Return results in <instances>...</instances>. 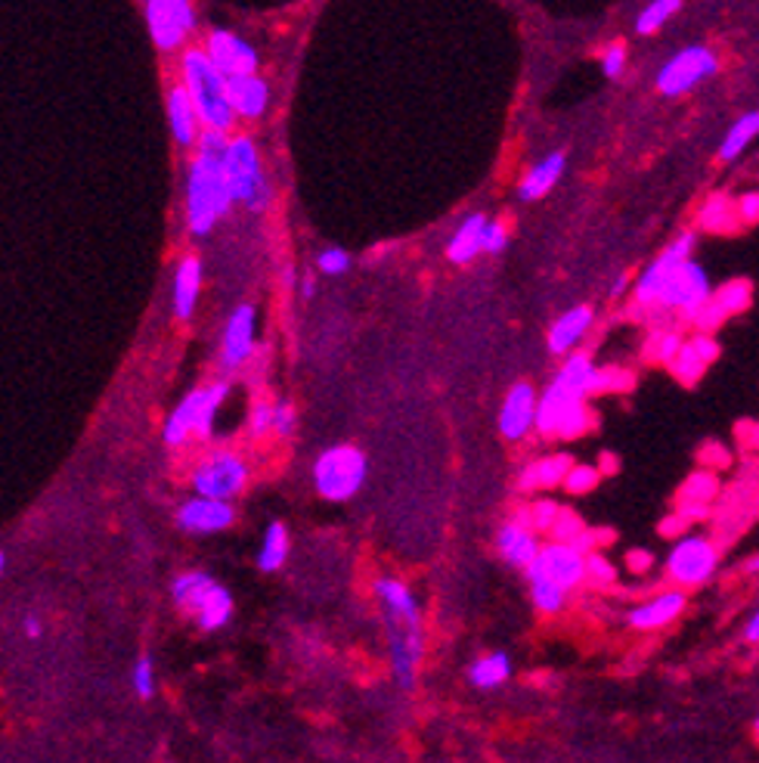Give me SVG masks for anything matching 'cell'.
<instances>
[{
  "label": "cell",
  "mask_w": 759,
  "mask_h": 763,
  "mask_svg": "<svg viewBox=\"0 0 759 763\" xmlns=\"http://www.w3.org/2000/svg\"><path fill=\"white\" fill-rule=\"evenodd\" d=\"M301 296L304 298L317 296V279H314V276H304V279H301Z\"/></svg>",
  "instance_id": "6125c7cd"
},
{
  "label": "cell",
  "mask_w": 759,
  "mask_h": 763,
  "mask_svg": "<svg viewBox=\"0 0 759 763\" xmlns=\"http://www.w3.org/2000/svg\"><path fill=\"white\" fill-rule=\"evenodd\" d=\"M236 522V506L230 500H212V497H192L177 512V525L187 534H220L232 528Z\"/></svg>",
  "instance_id": "e0dca14e"
},
{
  "label": "cell",
  "mask_w": 759,
  "mask_h": 763,
  "mask_svg": "<svg viewBox=\"0 0 759 763\" xmlns=\"http://www.w3.org/2000/svg\"><path fill=\"white\" fill-rule=\"evenodd\" d=\"M675 512L688 522V525H695V522H704V518H710V503H692V500H679V506H675Z\"/></svg>",
  "instance_id": "db71d44e"
},
{
  "label": "cell",
  "mask_w": 759,
  "mask_h": 763,
  "mask_svg": "<svg viewBox=\"0 0 759 763\" xmlns=\"http://www.w3.org/2000/svg\"><path fill=\"white\" fill-rule=\"evenodd\" d=\"M627 283H630V276H627V274H620V276H617V283H613L611 296H613V298H617V296H623V289H627Z\"/></svg>",
  "instance_id": "e7e4bbea"
},
{
  "label": "cell",
  "mask_w": 759,
  "mask_h": 763,
  "mask_svg": "<svg viewBox=\"0 0 759 763\" xmlns=\"http://www.w3.org/2000/svg\"><path fill=\"white\" fill-rule=\"evenodd\" d=\"M697 224L707 230V234L729 236L735 234L741 227L738 212H735V199H729L725 192H713L704 199L700 212H697Z\"/></svg>",
  "instance_id": "4316f807"
},
{
  "label": "cell",
  "mask_w": 759,
  "mask_h": 763,
  "mask_svg": "<svg viewBox=\"0 0 759 763\" xmlns=\"http://www.w3.org/2000/svg\"><path fill=\"white\" fill-rule=\"evenodd\" d=\"M568 358V354H565ZM595 363H592L590 354H570L568 361L561 363V370H558V376H555V382H561L565 388H570V391H577V395H583V398H590L592 395V382H595Z\"/></svg>",
  "instance_id": "d6a6232c"
},
{
  "label": "cell",
  "mask_w": 759,
  "mask_h": 763,
  "mask_svg": "<svg viewBox=\"0 0 759 763\" xmlns=\"http://www.w3.org/2000/svg\"><path fill=\"white\" fill-rule=\"evenodd\" d=\"M298 428V410L289 401H274V425L270 435L276 438H292Z\"/></svg>",
  "instance_id": "7dc6e473"
},
{
  "label": "cell",
  "mask_w": 759,
  "mask_h": 763,
  "mask_svg": "<svg viewBox=\"0 0 759 763\" xmlns=\"http://www.w3.org/2000/svg\"><path fill=\"white\" fill-rule=\"evenodd\" d=\"M595 416L586 406V398L565 388L561 382H552L543 395H536V416H533V428L543 435V438H580L586 435Z\"/></svg>",
  "instance_id": "8992f818"
},
{
  "label": "cell",
  "mask_w": 759,
  "mask_h": 763,
  "mask_svg": "<svg viewBox=\"0 0 759 763\" xmlns=\"http://www.w3.org/2000/svg\"><path fill=\"white\" fill-rule=\"evenodd\" d=\"M205 53L227 78L230 75H249V72H257L261 65V57L254 50L252 43L245 38H239L236 32H227V28H212L208 38H205Z\"/></svg>",
  "instance_id": "9a60e30c"
},
{
  "label": "cell",
  "mask_w": 759,
  "mask_h": 763,
  "mask_svg": "<svg viewBox=\"0 0 759 763\" xmlns=\"http://www.w3.org/2000/svg\"><path fill=\"white\" fill-rule=\"evenodd\" d=\"M143 13H147L149 38L162 53L180 50L199 22L192 0H147Z\"/></svg>",
  "instance_id": "9c48e42d"
},
{
  "label": "cell",
  "mask_w": 759,
  "mask_h": 763,
  "mask_svg": "<svg viewBox=\"0 0 759 763\" xmlns=\"http://www.w3.org/2000/svg\"><path fill=\"white\" fill-rule=\"evenodd\" d=\"M230 134L202 127L195 155L187 168V227L192 236H208L232 209V192L224 171V147Z\"/></svg>",
  "instance_id": "6da1fadb"
},
{
  "label": "cell",
  "mask_w": 759,
  "mask_h": 763,
  "mask_svg": "<svg viewBox=\"0 0 759 763\" xmlns=\"http://www.w3.org/2000/svg\"><path fill=\"white\" fill-rule=\"evenodd\" d=\"M224 171H227V180H230L232 202H239L242 209L249 212H267L270 202H274V187H270V177L264 171V159H261V149L254 143L249 134H236L227 137V147H224Z\"/></svg>",
  "instance_id": "277c9868"
},
{
  "label": "cell",
  "mask_w": 759,
  "mask_h": 763,
  "mask_svg": "<svg viewBox=\"0 0 759 763\" xmlns=\"http://www.w3.org/2000/svg\"><path fill=\"white\" fill-rule=\"evenodd\" d=\"M685 602L688 596L682 587L675 590H667V593H657L652 599H645L642 605H635L633 612L627 615V624L633 630H642V634H652V630H660L667 624H673L675 617L685 612Z\"/></svg>",
  "instance_id": "ffe728a7"
},
{
  "label": "cell",
  "mask_w": 759,
  "mask_h": 763,
  "mask_svg": "<svg viewBox=\"0 0 759 763\" xmlns=\"http://www.w3.org/2000/svg\"><path fill=\"white\" fill-rule=\"evenodd\" d=\"M254 336H257V308L239 304L224 326V345H220V361L224 370H242L254 358Z\"/></svg>",
  "instance_id": "2e32d148"
},
{
  "label": "cell",
  "mask_w": 759,
  "mask_h": 763,
  "mask_svg": "<svg viewBox=\"0 0 759 763\" xmlns=\"http://www.w3.org/2000/svg\"><path fill=\"white\" fill-rule=\"evenodd\" d=\"M165 107H168V125H170V134H174V140H177V147H184V149L195 147L199 134H202V122H199L195 107H192L190 93L184 90V85L170 87Z\"/></svg>",
  "instance_id": "603a6c76"
},
{
  "label": "cell",
  "mask_w": 759,
  "mask_h": 763,
  "mask_svg": "<svg viewBox=\"0 0 759 763\" xmlns=\"http://www.w3.org/2000/svg\"><path fill=\"white\" fill-rule=\"evenodd\" d=\"M202 292V261L195 254H184L174 271V314L177 320H190Z\"/></svg>",
  "instance_id": "cb8c5ba5"
},
{
  "label": "cell",
  "mask_w": 759,
  "mask_h": 763,
  "mask_svg": "<svg viewBox=\"0 0 759 763\" xmlns=\"http://www.w3.org/2000/svg\"><path fill=\"white\" fill-rule=\"evenodd\" d=\"M738 431H741V441H744V445H747V447L757 445V425L741 423V425H738Z\"/></svg>",
  "instance_id": "91938a15"
},
{
  "label": "cell",
  "mask_w": 759,
  "mask_h": 763,
  "mask_svg": "<svg viewBox=\"0 0 759 763\" xmlns=\"http://www.w3.org/2000/svg\"><path fill=\"white\" fill-rule=\"evenodd\" d=\"M376 596H379L381 621H384V630H388V652H391L394 677H397L403 689H413L425 655L419 599L401 577H379L376 580Z\"/></svg>",
  "instance_id": "7a4b0ae2"
},
{
  "label": "cell",
  "mask_w": 759,
  "mask_h": 763,
  "mask_svg": "<svg viewBox=\"0 0 759 763\" xmlns=\"http://www.w3.org/2000/svg\"><path fill=\"white\" fill-rule=\"evenodd\" d=\"M613 580H617V572H613V565L602 552L592 550L583 555V584L586 587L605 590V587H613Z\"/></svg>",
  "instance_id": "f35d334b"
},
{
  "label": "cell",
  "mask_w": 759,
  "mask_h": 763,
  "mask_svg": "<svg viewBox=\"0 0 759 763\" xmlns=\"http://www.w3.org/2000/svg\"><path fill=\"white\" fill-rule=\"evenodd\" d=\"M511 677V661L506 652H490V655L478 658L468 671V679L478 686V689H496Z\"/></svg>",
  "instance_id": "836d02e7"
},
{
  "label": "cell",
  "mask_w": 759,
  "mask_h": 763,
  "mask_svg": "<svg viewBox=\"0 0 759 763\" xmlns=\"http://www.w3.org/2000/svg\"><path fill=\"white\" fill-rule=\"evenodd\" d=\"M230 382L217 379L205 388H195L190 391L184 401L174 406V413L165 423V445L168 447H184L192 438L199 441H208L214 431V420L220 413V406L230 398Z\"/></svg>",
  "instance_id": "5b68a950"
},
{
  "label": "cell",
  "mask_w": 759,
  "mask_h": 763,
  "mask_svg": "<svg viewBox=\"0 0 759 763\" xmlns=\"http://www.w3.org/2000/svg\"><path fill=\"white\" fill-rule=\"evenodd\" d=\"M319 271L329 276H341L351 271V254L344 252V249H338V246H332V249H322L317 258Z\"/></svg>",
  "instance_id": "c3c4849f"
},
{
  "label": "cell",
  "mask_w": 759,
  "mask_h": 763,
  "mask_svg": "<svg viewBox=\"0 0 759 763\" xmlns=\"http://www.w3.org/2000/svg\"><path fill=\"white\" fill-rule=\"evenodd\" d=\"M484 214H468L463 224L456 227V234L446 246V258L453 264H468L481 254V236H484Z\"/></svg>",
  "instance_id": "83f0119b"
},
{
  "label": "cell",
  "mask_w": 759,
  "mask_h": 763,
  "mask_svg": "<svg viewBox=\"0 0 759 763\" xmlns=\"http://www.w3.org/2000/svg\"><path fill=\"white\" fill-rule=\"evenodd\" d=\"M700 463H704V466L722 468L725 463H729V456H725V450H722V447L710 441L707 447H700Z\"/></svg>",
  "instance_id": "9f6ffc18"
},
{
  "label": "cell",
  "mask_w": 759,
  "mask_h": 763,
  "mask_svg": "<svg viewBox=\"0 0 759 763\" xmlns=\"http://www.w3.org/2000/svg\"><path fill=\"white\" fill-rule=\"evenodd\" d=\"M598 481H602V475H598V468L595 466H577V463H570V468L565 472V481H561V488L568 490V493H573V497H583V493H592V490L598 488Z\"/></svg>",
  "instance_id": "7bdbcfd3"
},
{
  "label": "cell",
  "mask_w": 759,
  "mask_h": 763,
  "mask_svg": "<svg viewBox=\"0 0 759 763\" xmlns=\"http://www.w3.org/2000/svg\"><path fill=\"white\" fill-rule=\"evenodd\" d=\"M555 512H558V503H552V500H540V503H533L530 509H521L515 518H518V522H524V525H530L533 530H548L552 518H555Z\"/></svg>",
  "instance_id": "f6af8a7d"
},
{
  "label": "cell",
  "mask_w": 759,
  "mask_h": 763,
  "mask_svg": "<svg viewBox=\"0 0 759 763\" xmlns=\"http://www.w3.org/2000/svg\"><path fill=\"white\" fill-rule=\"evenodd\" d=\"M528 580H548L555 587H561L565 593H573L583 587V552L577 550L573 543H540V552L533 555L528 568Z\"/></svg>",
  "instance_id": "7c38bea8"
},
{
  "label": "cell",
  "mask_w": 759,
  "mask_h": 763,
  "mask_svg": "<svg viewBox=\"0 0 759 763\" xmlns=\"http://www.w3.org/2000/svg\"><path fill=\"white\" fill-rule=\"evenodd\" d=\"M627 568L633 574H648L654 568V555L648 550H630L627 552Z\"/></svg>",
  "instance_id": "11a10c76"
},
{
  "label": "cell",
  "mask_w": 759,
  "mask_h": 763,
  "mask_svg": "<svg viewBox=\"0 0 759 763\" xmlns=\"http://www.w3.org/2000/svg\"><path fill=\"white\" fill-rule=\"evenodd\" d=\"M583 528H586V525L580 522V515H577V512L558 506L555 518H552V525H548V534H552V540L570 543V540H573V537H577V534H580Z\"/></svg>",
  "instance_id": "ee69618b"
},
{
  "label": "cell",
  "mask_w": 759,
  "mask_h": 763,
  "mask_svg": "<svg viewBox=\"0 0 759 763\" xmlns=\"http://www.w3.org/2000/svg\"><path fill=\"white\" fill-rule=\"evenodd\" d=\"M536 416V388L530 382H515L499 410V431L506 441H524L533 431Z\"/></svg>",
  "instance_id": "ac0fdd59"
},
{
  "label": "cell",
  "mask_w": 759,
  "mask_h": 763,
  "mask_svg": "<svg viewBox=\"0 0 759 763\" xmlns=\"http://www.w3.org/2000/svg\"><path fill=\"white\" fill-rule=\"evenodd\" d=\"M227 97L239 122H261L270 109V85L257 72L249 75H230L227 78Z\"/></svg>",
  "instance_id": "d6986e66"
},
{
  "label": "cell",
  "mask_w": 759,
  "mask_h": 763,
  "mask_svg": "<svg viewBox=\"0 0 759 763\" xmlns=\"http://www.w3.org/2000/svg\"><path fill=\"white\" fill-rule=\"evenodd\" d=\"M682 3H685V0H652V3L638 13V20H635V35L648 38L654 32H660V28L682 10Z\"/></svg>",
  "instance_id": "8d00e7d4"
},
{
  "label": "cell",
  "mask_w": 759,
  "mask_h": 763,
  "mask_svg": "<svg viewBox=\"0 0 759 763\" xmlns=\"http://www.w3.org/2000/svg\"><path fill=\"white\" fill-rule=\"evenodd\" d=\"M232 617V596L230 590H224L220 584H214L212 590H208V596H205V602L199 605V612H195V621H199V627L202 630H220V627H227Z\"/></svg>",
  "instance_id": "1f68e13d"
},
{
  "label": "cell",
  "mask_w": 759,
  "mask_h": 763,
  "mask_svg": "<svg viewBox=\"0 0 759 763\" xmlns=\"http://www.w3.org/2000/svg\"><path fill=\"white\" fill-rule=\"evenodd\" d=\"M25 634L31 636V639H35V636H41V621H38L35 615L25 617Z\"/></svg>",
  "instance_id": "be15d7a7"
},
{
  "label": "cell",
  "mask_w": 759,
  "mask_h": 763,
  "mask_svg": "<svg viewBox=\"0 0 759 763\" xmlns=\"http://www.w3.org/2000/svg\"><path fill=\"white\" fill-rule=\"evenodd\" d=\"M508 246V227L503 221H486L484 236H481V252L499 254Z\"/></svg>",
  "instance_id": "681fc988"
},
{
  "label": "cell",
  "mask_w": 759,
  "mask_h": 763,
  "mask_svg": "<svg viewBox=\"0 0 759 763\" xmlns=\"http://www.w3.org/2000/svg\"><path fill=\"white\" fill-rule=\"evenodd\" d=\"M530 596H533V605H536L543 615H555V612L565 609L570 593H565L561 587H555V584H548V580H530Z\"/></svg>",
  "instance_id": "b9f144b4"
},
{
  "label": "cell",
  "mask_w": 759,
  "mask_h": 763,
  "mask_svg": "<svg viewBox=\"0 0 759 763\" xmlns=\"http://www.w3.org/2000/svg\"><path fill=\"white\" fill-rule=\"evenodd\" d=\"M719 72V57L704 47V43H692L685 50H679L670 63L657 72V90L663 97H682L688 90H695L700 82L713 78Z\"/></svg>",
  "instance_id": "30bf717a"
},
{
  "label": "cell",
  "mask_w": 759,
  "mask_h": 763,
  "mask_svg": "<svg viewBox=\"0 0 759 763\" xmlns=\"http://www.w3.org/2000/svg\"><path fill=\"white\" fill-rule=\"evenodd\" d=\"M719 565V550L713 540L707 537H682L667 559V577L673 580L675 587L688 590V587H700L707 584Z\"/></svg>",
  "instance_id": "8fae6325"
},
{
  "label": "cell",
  "mask_w": 759,
  "mask_h": 763,
  "mask_svg": "<svg viewBox=\"0 0 759 763\" xmlns=\"http://www.w3.org/2000/svg\"><path fill=\"white\" fill-rule=\"evenodd\" d=\"M735 212H738L741 224H757L759 221V192H744L738 202H735Z\"/></svg>",
  "instance_id": "f5cc1de1"
},
{
  "label": "cell",
  "mask_w": 759,
  "mask_h": 763,
  "mask_svg": "<svg viewBox=\"0 0 759 763\" xmlns=\"http://www.w3.org/2000/svg\"><path fill=\"white\" fill-rule=\"evenodd\" d=\"M592 323H595V311H592L590 304L570 308L568 314H561V317L552 323V329H548V351L555 358L570 354L580 341L590 336Z\"/></svg>",
  "instance_id": "7402d4cb"
},
{
  "label": "cell",
  "mask_w": 759,
  "mask_h": 763,
  "mask_svg": "<svg viewBox=\"0 0 759 763\" xmlns=\"http://www.w3.org/2000/svg\"><path fill=\"white\" fill-rule=\"evenodd\" d=\"M633 385H635V376L630 373V370L605 366V370H595L592 395H620V391H630Z\"/></svg>",
  "instance_id": "ab89813d"
},
{
  "label": "cell",
  "mask_w": 759,
  "mask_h": 763,
  "mask_svg": "<svg viewBox=\"0 0 759 763\" xmlns=\"http://www.w3.org/2000/svg\"><path fill=\"white\" fill-rule=\"evenodd\" d=\"M180 85L190 93L192 107L202 127L232 134L236 127V112L227 97V75L208 60L205 47H187L180 57Z\"/></svg>",
  "instance_id": "3957f363"
},
{
  "label": "cell",
  "mask_w": 759,
  "mask_h": 763,
  "mask_svg": "<svg viewBox=\"0 0 759 763\" xmlns=\"http://www.w3.org/2000/svg\"><path fill=\"white\" fill-rule=\"evenodd\" d=\"M289 559V528L282 522H274L270 528L264 530L261 550H257V568L267 574L279 572Z\"/></svg>",
  "instance_id": "4dcf8cb0"
},
{
  "label": "cell",
  "mask_w": 759,
  "mask_h": 763,
  "mask_svg": "<svg viewBox=\"0 0 759 763\" xmlns=\"http://www.w3.org/2000/svg\"><path fill=\"white\" fill-rule=\"evenodd\" d=\"M688 528H692V525H688V522H685L679 512L667 515V518L660 522V534H663V537H682V534H685Z\"/></svg>",
  "instance_id": "6f0895ef"
},
{
  "label": "cell",
  "mask_w": 759,
  "mask_h": 763,
  "mask_svg": "<svg viewBox=\"0 0 759 763\" xmlns=\"http://www.w3.org/2000/svg\"><path fill=\"white\" fill-rule=\"evenodd\" d=\"M598 475H617L620 472V463H617V456L613 453H602V460H598Z\"/></svg>",
  "instance_id": "680465c9"
},
{
  "label": "cell",
  "mask_w": 759,
  "mask_h": 763,
  "mask_svg": "<svg viewBox=\"0 0 759 763\" xmlns=\"http://www.w3.org/2000/svg\"><path fill=\"white\" fill-rule=\"evenodd\" d=\"M3 565H7V555H3V550H0V574H3Z\"/></svg>",
  "instance_id": "03108f58"
},
{
  "label": "cell",
  "mask_w": 759,
  "mask_h": 763,
  "mask_svg": "<svg viewBox=\"0 0 759 763\" xmlns=\"http://www.w3.org/2000/svg\"><path fill=\"white\" fill-rule=\"evenodd\" d=\"M192 490L199 497H212V500H236L252 481V468L245 463L242 453L236 450H212L208 456H202L192 468Z\"/></svg>",
  "instance_id": "ba28073f"
},
{
  "label": "cell",
  "mask_w": 759,
  "mask_h": 763,
  "mask_svg": "<svg viewBox=\"0 0 759 763\" xmlns=\"http://www.w3.org/2000/svg\"><path fill=\"white\" fill-rule=\"evenodd\" d=\"M679 345H682V336L679 333H670V329H657V333H652L648 336V341H645V361H654V363H670L673 361V354L679 351Z\"/></svg>",
  "instance_id": "60d3db41"
},
{
  "label": "cell",
  "mask_w": 759,
  "mask_h": 763,
  "mask_svg": "<svg viewBox=\"0 0 759 763\" xmlns=\"http://www.w3.org/2000/svg\"><path fill=\"white\" fill-rule=\"evenodd\" d=\"M692 252H695V234H682L675 242H670L663 252L657 254L652 264L645 267V274L638 276V283H635V304H642V308L654 304L657 296H660V289H663V283L670 279V274L685 258H692Z\"/></svg>",
  "instance_id": "5bb4252c"
},
{
  "label": "cell",
  "mask_w": 759,
  "mask_h": 763,
  "mask_svg": "<svg viewBox=\"0 0 759 763\" xmlns=\"http://www.w3.org/2000/svg\"><path fill=\"white\" fill-rule=\"evenodd\" d=\"M757 130H759V112H747V115H741L738 122L729 127V134H725V140H722V147H719V162H735V159H741V152L754 143Z\"/></svg>",
  "instance_id": "e575fe53"
},
{
  "label": "cell",
  "mask_w": 759,
  "mask_h": 763,
  "mask_svg": "<svg viewBox=\"0 0 759 763\" xmlns=\"http://www.w3.org/2000/svg\"><path fill=\"white\" fill-rule=\"evenodd\" d=\"M710 301L717 304V311L725 320L738 317V314H744V311L750 308V301H754V289H750V283H747V279H735V283H725L719 292H710Z\"/></svg>",
  "instance_id": "d590c367"
},
{
  "label": "cell",
  "mask_w": 759,
  "mask_h": 763,
  "mask_svg": "<svg viewBox=\"0 0 759 763\" xmlns=\"http://www.w3.org/2000/svg\"><path fill=\"white\" fill-rule=\"evenodd\" d=\"M570 460L568 453H555V456H543V460H536V463H530V466L521 468V488L524 490H540V488H558L561 481H565V472L570 468Z\"/></svg>",
  "instance_id": "f1b7e54d"
},
{
  "label": "cell",
  "mask_w": 759,
  "mask_h": 763,
  "mask_svg": "<svg viewBox=\"0 0 759 763\" xmlns=\"http://www.w3.org/2000/svg\"><path fill=\"white\" fill-rule=\"evenodd\" d=\"M717 358L719 341L713 339L710 333H697L692 341H682V345H679V351H675L673 361L667 363V366H670V373H673L682 385H695Z\"/></svg>",
  "instance_id": "44dd1931"
},
{
  "label": "cell",
  "mask_w": 759,
  "mask_h": 763,
  "mask_svg": "<svg viewBox=\"0 0 759 763\" xmlns=\"http://www.w3.org/2000/svg\"><path fill=\"white\" fill-rule=\"evenodd\" d=\"M134 692H137L140 699H152V692H155V671H152V661H149V658H140V661L134 664Z\"/></svg>",
  "instance_id": "816d5d0a"
},
{
  "label": "cell",
  "mask_w": 759,
  "mask_h": 763,
  "mask_svg": "<svg viewBox=\"0 0 759 763\" xmlns=\"http://www.w3.org/2000/svg\"><path fill=\"white\" fill-rule=\"evenodd\" d=\"M719 493V478L717 472L710 468H700L695 475H688V481L679 490V500H692V503H710Z\"/></svg>",
  "instance_id": "74e56055"
},
{
  "label": "cell",
  "mask_w": 759,
  "mask_h": 763,
  "mask_svg": "<svg viewBox=\"0 0 759 763\" xmlns=\"http://www.w3.org/2000/svg\"><path fill=\"white\" fill-rule=\"evenodd\" d=\"M623 68H627V47H623V43L605 47V53H602V72H605V78L617 82V78L623 75Z\"/></svg>",
  "instance_id": "f907efd6"
},
{
  "label": "cell",
  "mask_w": 759,
  "mask_h": 763,
  "mask_svg": "<svg viewBox=\"0 0 759 763\" xmlns=\"http://www.w3.org/2000/svg\"><path fill=\"white\" fill-rule=\"evenodd\" d=\"M710 296V279H707V271L697 264V261H692V258H685L679 267H675L673 274H670V279L663 283V289H660V296H657V308H663V311H675V314H685V317H692L697 308L704 304V298Z\"/></svg>",
  "instance_id": "4fadbf2b"
},
{
  "label": "cell",
  "mask_w": 759,
  "mask_h": 763,
  "mask_svg": "<svg viewBox=\"0 0 759 763\" xmlns=\"http://www.w3.org/2000/svg\"><path fill=\"white\" fill-rule=\"evenodd\" d=\"M496 547H499L506 562L518 565V568H528L530 562H533V555L540 552V537H536V530L530 528V525L511 518V522H506V525L499 528Z\"/></svg>",
  "instance_id": "d4e9b609"
},
{
  "label": "cell",
  "mask_w": 759,
  "mask_h": 763,
  "mask_svg": "<svg viewBox=\"0 0 759 763\" xmlns=\"http://www.w3.org/2000/svg\"><path fill=\"white\" fill-rule=\"evenodd\" d=\"M565 168H568V155H565V152H548L543 162H536V165L524 174L521 190H518L521 192V199H524V202L543 199V196L561 180Z\"/></svg>",
  "instance_id": "484cf974"
},
{
  "label": "cell",
  "mask_w": 759,
  "mask_h": 763,
  "mask_svg": "<svg viewBox=\"0 0 759 763\" xmlns=\"http://www.w3.org/2000/svg\"><path fill=\"white\" fill-rule=\"evenodd\" d=\"M214 587V577L205 572H187L180 574L177 580H174V587H170V593H174V602L184 609V612H199V605L205 602V596H208V590Z\"/></svg>",
  "instance_id": "f546056e"
},
{
  "label": "cell",
  "mask_w": 759,
  "mask_h": 763,
  "mask_svg": "<svg viewBox=\"0 0 759 763\" xmlns=\"http://www.w3.org/2000/svg\"><path fill=\"white\" fill-rule=\"evenodd\" d=\"M369 475L366 453L354 445H336L322 450L314 463V488L329 503H347L357 497Z\"/></svg>",
  "instance_id": "52a82bcc"
},
{
  "label": "cell",
  "mask_w": 759,
  "mask_h": 763,
  "mask_svg": "<svg viewBox=\"0 0 759 763\" xmlns=\"http://www.w3.org/2000/svg\"><path fill=\"white\" fill-rule=\"evenodd\" d=\"M744 639L757 646V639H759V617L757 615H750V621H747V627H744Z\"/></svg>",
  "instance_id": "94428289"
},
{
  "label": "cell",
  "mask_w": 759,
  "mask_h": 763,
  "mask_svg": "<svg viewBox=\"0 0 759 763\" xmlns=\"http://www.w3.org/2000/svg\"><path fill=\"white\" fill-rule=\"evenodd\" d=\"M270 425H274V401L257 398V401L252 403V413H249V431H252V438H267V435H270Z\"/></svg>",
  "instance_id": "bcb514c9"
}]
</instances>
